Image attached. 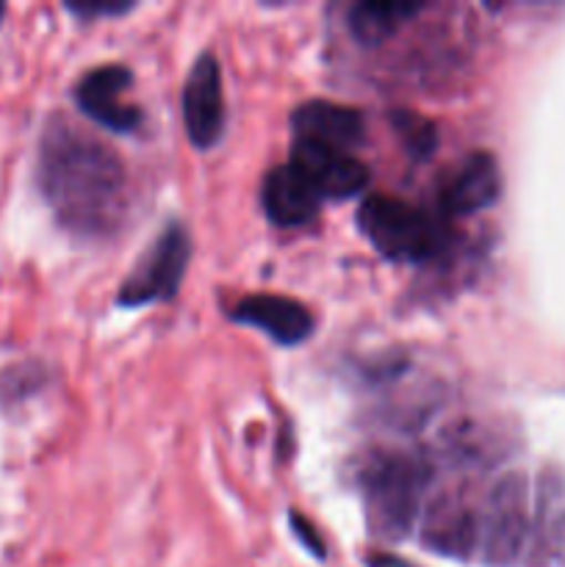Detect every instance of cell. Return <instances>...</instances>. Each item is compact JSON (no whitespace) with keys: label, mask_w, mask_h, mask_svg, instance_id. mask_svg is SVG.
Listing matches in <instances>:
<instances>
[{"label":"cell","mask_w":565,"mask_h":567,"mask_svg":"<svg viewBox=\"0 0 565 567\" xmlns=\"http://www.w3.org/2000/svg\"><path fill=\"white\" fill-rule=\"evenodd\" d=\"M369 567H415V565H410L408 559L402 557H393V554H374V557H369Z\"/></svg>","instance_id":"cell-15"},{"label":"cell","mask_w":565,"mask_h":567,"mask_svg":"<svg viewBox=\"0 0 565 567\" xmlns=\"http://www.w3.org/2000/svg\"><path fill=\"white\" fill-rule=\"evenodd\" d=\"M391 122L397 125V131L404 136L410 153L427 155L432 147H435V131H432L424 120H419V116L397 114V116H391Z\"/></svg>","instance_id":"cell-13"},{"label":"cell","mask_w":565,"mask_h":567,"mask_svg":"<svg viewBox=\"0 0 565 567\" xmlns=\"http://www.w3.org/2000/svg\"><path fill=\"white\" fill-rule=\"evenodd\" d=\"M297 138L302 142L325 144L336 150H352L363 142V116L349 105L330 103V100H308L291 116Z\"/></svg>","instance_id":"cell-11"},{"label":"cell","mask_w":565,"mask_h":567,"mask_svg":"<svg viewBox=\"0 0 565 567\" xmlns=\"http://www.w3.org/2000/svg\"><path fill=\"white\" fill-rule=\"evenodd\" d=\"M183 122L197 150H210L222 142L227 122L225 83L216 55L203 53L192 64L183 89Z\"/></svg>","instance_id":"cell-5"},{"label":"cell","mask_w":565,"mask_h":567,"mask_svg":"<svg viewBox=\"0 0 565 567\" xmlns=\"http://www.w3.org/2000/svg\"><path fill=\"white\" fill-rule=\"evenodd\" d=\"M424 9L421 3H358L349 11V31L366 48L388 42L408 20Z\"/></svg>","instance_id":"cell-12"},{"label":"cell","mask_w":565,"mask_h":567,"mask_svg":"<svg viewBox=\"0 0 565 567\" xmlns=\"http://www.w3.org/2000/svg\"><path fill=\"white\" fill-rule=\"evenodd\" d=\"M430 480L432 468L419 457L402 452L371 454L360 471L371 532L382 540H402L413 529Z\"/></svg>","instance_id":"cell-3"},{"label":"cell","mask_w":565,"mask_h":567,"mask_svg":"<svg viewBox=\"0 0 565 567\" xmlns=\"http://www.w3.org/2000/svg\"><path fill=\"white\" fill-rule=\"evenodd\" d=\"M131 70L120 64L94 66L78 81L75 103L89 120L109 127L114 133H133L142 125V111L138 105L127 103L125 92L131 86Z\"/></svg>","instance_id":"cell-6"},{"label":"cell","mask_w":565,"mask_h":567,"mask_svg":"<svg viewBox=\"0 0 565 567\" xmlns=\"http://www.w3.org/2000/svg\"><path fill=\"white\" fill-rule=\"evenodd\" d=\"M3 11H6V9H3V3H0V17H3Z\"/></svg>","instance_id":"cell-16"},{"label":"cell","mask_w":565,"mask_h":567,"mask_svg":"<svg viewBox=\"0 0 565 567\" xmlns=\"http://www.w3.org/2000/svg\"><path fill=\"white\" fill-rule=\"evenodd\" d=\"M238 324H247L260 330L280 347H297L314 332V316L305 305L294 302L288 297H275V293H253L244 297L236 308L230 310Z\"/></svg>","instance_id":"cell-9"},{"label":"cell","mask_w":565,"mask_h":567,"mask_svg":"<svg viewBox=\"0 0 565 567\" xmlns=\"http://www.w3.org/2000/svg\"><path fill=\"white\" fill-rule=\"evenodd\" d=\"M502 197V169L491 153H471L441 186L443 216H469L496 205Z\"/></svg>","instance_id":"cell-8"},{"label":"cell","mask_w":565,"mask_h":567,"mask_svg":"<svg viewBox=\"0 0 565 567\" xmlns=\"http://www.w3.org/2000/svg\"><path fill=\"white\" fill-rule=\"evenodd\" d=\"M291 166L302 172L305 181L319 192L321 199L358 197L369 186L366 164L349 155L347 150L325 147V144L297 138L291 150Z\"/></svg>","instance_id":"cell-7"},{"label":"cell","mask_w":565,"mask_h":567,"mask_svg":"<svg viewBox=\"0 0 565 567\" xmlns=\"http://www.w3.org/2000/svg\"><path fill=\"white\" fill-rule=\"evenodd\" d=\"M260 205L271 225L277 227H302L316 219L321 208V197L314 186L302 177V172L291 164L275 166L264 177L260 186Z\"/></svg>","instance_id":"cell-10"},{"label":"cell","mask_w":565,"mask_h":567,"mask_svg":"<svg viewBox=\"0 0 565 567\" xmlns=\"http://www.w3.org/2000/svg\"><path fill=\"white\" fill-rule=\"evenodd\" d=\"M358 227L377 252L397 264H427L452 247L446 216L386 194H374L360 203Z\"/></svg>","instance_id":"cell-2"},{"label":"cell","mask_w":565,"mask_h":567,"mask_svg":"<svg viewBox=\"0 0 565 567\" xmlns=\"http://www.w3.org/2000/svg\"><path fill=\"white\" fill-rule=\"evenodd\" d=\"M66 9L72 14L83 17V20H92V17H109V14H125L131 9V3H92V0H83V3H66Z\"/></svg>","instance_id":"cell-14"},{"label":"cell","mask_w":565,"mask_h":567,"mask_svg":"<svg viewBox=\"0 0 565 567\" xmlns=\"http://www.w3.org/2000/svg\"><path fill=\"white\" fill-rule=\"evenodd\" d=\"M37 183L61 227L105 238L127 214V169L114 147L66 116H50L39 138Z\"/></svg>","instance_id":"cell-1"},{"label":"cell","mask_w":565,"mask_h":567,"mask_svg":"<svg viewBox=\"0 0 565 567\" xmlns=\"http://www.w3.org/2000/svg\"><path fill=\"white\" fill-rule=\"evenodd\" d=\"M192 260V238L188 230L177 221H170L158 238L150 244L147 252L138 258L136 269L131 271L120 288L116 302L122 308H144V305L166 302L181 288L183 275Z\"/></svg>","instance_id":"cell-4"}]
</instances>
